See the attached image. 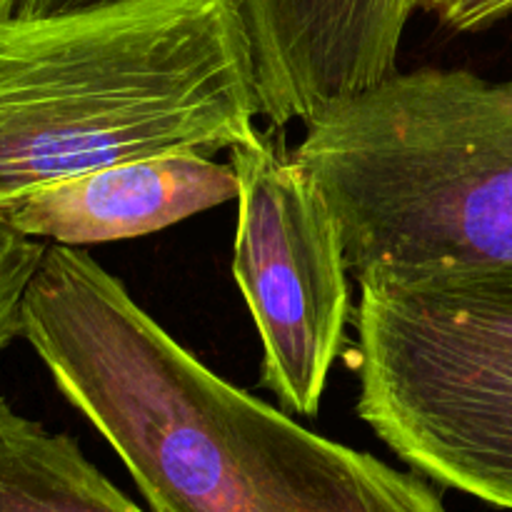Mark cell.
Masks as SVG:
<instances>
[{
	"label": "cell",
	"mask_w": 512,
	"mask_h": 512,
	"mask_svg": "<svg viewBox=\"0 0 512 512\" xmlns=\"http://www.w3.org/2000/svg\"><path fill=\"white\" fill-rule=\"evenodd\" d=\"M23 338L153 512H448L425 475L220 378L73 245L45 248Z\"/></svg>",
	"instance_id": "6da1fadb"
},
{
	"label": "cell",
	"mask_w": 512,
	"mask_h": 512,
	"mask_svg": "<svg viewBox=\"0 0 512 512\" xmlns=\"http://www.w3.org/2000/svg\"><path fill=\"white\" fill-rule=\"evenodd\" d=\"M238 175L233 278L263 343L260 385L313 418L350 318L348 265L328 200L278 133L230 148Z\"/></svg>",
	"instance_id": "5b68a950"
},
{
	"label": "cell",
	"mask_w": 512,
	"mask_h": 512,
	"mask_svg": "<svg viewBox=\"0 0 512 512\" xmlns=\"http://www.w3.org/2000/svg\"><path fill=\"white\" fill-rule=\"evenodd\" d=\"M230 200H238L233 165L185 150L55 180L8 205L0 218L30 238L80 248L143 238Z\"/></svg>",
	"instance_id": "52a82bcc"
},
{
	"label": "cell",
	"mask_w": 512,
	"mask_h": 512,
	"mask_svg": "<svg viewBox=\"0 0 512 512\" xmlns=\"http://www.w3.org/2000/svg\"><path fill=\"white\" fill-rule=\"evenodd\" d=\"M293 155L358 285L512 263V78L395 73L315 113Z\"/></svg>",
	"instance_id": "3957f363"
},
{
	"label": "cell",
	"mask_w": 512,
	"mask_h": 512,
	"mask_svg": "<svg viewBox=\"0 0 512 512\" xmlns=\"http://www.w3.org/2000/svg\"><path fill=\"white\" fill-rule=\"evenodd\" d=\"M48 243L0 218V353L23 338V300Z\"/></svg>",
	"instance_id": "9c48e42d"
},
{
	"label": "cell",
	"mask_w": 512,
	"mask_h": 512,
	"mask_svg": "<svg viewBox=\"0 0 512 512\" xmlns=\"http://www.w3.org/2000/svg\"><path fill=\"white\" fill-rule=\"evenodd\" d=\"M360 420L415 473L512 512V263L360 285Z\"/></svg>",
	"instance_id": "277c9868"
},
{
	"label": "cell",
	"mask_w": 512,
	"mask_h": 512,
	"mask_svg": "<svg viewBox=\"0 0 512 512\" xmlns=\"http://www.w3.org/2000/svg\"><path fill=\"white\" fill-rule=\"evenodd\" d=\"M260 118L235 0L0 8V215L43 185L165 153H218Z\"/></svg>",
	"instance_id": "7a4b0ae2"
},
{
	"label": "cell",
	"mask_w": 512,
	"mask_h": 512,
	"mask_svg": "<svg viewBox=\"0 0 512 512\" xmlns=\"http://www.w3.org/2000/svg\"><path fill=\"white\" fill-rule=\"evenodd\" d=\"M103 0H0L48 15ZM250 48L260 118L283 130L398 73L405 28L423 0H235Z\"/></svg>",
	"instance_id": "8992f818"
},
{
	"label": "cell",
	"mask_w": 512,
	"mask_h": 512,
	"mask_svg": "<svg viewBox=\"0 0 512 512\" xmlns=\"http://www.w3.org/2000/svg\"><path fill=\"white\" fill-rule=\"evenodd\" d=\"M0 512H145L68 433L0 398Z\"/></svg>",
	"instance_id": "ba28073f"
},
{
	"label": "cell",
	"mask_w": 512,
	"mask_h": 512,
	"mask_svg": "<svg viewBox=\"0 0 512 512\" xmlns=\"http://www.w3.org/2000/svg\"><path fill=\"white\" fill-rule=\"evenodd\" d=\"M423 10L450 33H478L512 15V0H423Z\"/></svg>",
	"instance_id": "30bf717a"
}]
</instances>
